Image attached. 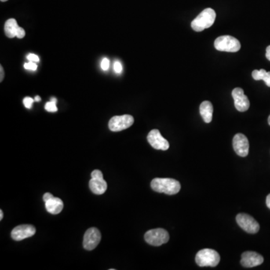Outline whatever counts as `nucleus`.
Masks as SVG:
<instances>
[{"instance_id": "1", "label": "nucleus", "mask_w": 270, "mask_h": 270, "mask_svg": "<svg viewBox=\"0 0 270 270\" xmlns=\"http://www.w3.org/2000/svg\"><path fill=\"white\" fill-rule=\"evenodd\" d=\"M151 188L158 193L166 195H176L181 189V185L177 180L170 178H155L151 182Z\"/></svg>"}, {"instance_id": "2", "label": "nucleus", "mask_w": 270, "mask_h": 270, "mask_svg": "<svg viewBox=\"0 0 270 270\" xmlns=\"http://www.w3.org/2000/svg\"><path fill=\"white\" fill-rule=\"evenodd\" d=\"M216 17V12L213 8H206L191 22V28L196 32L203 31L213 26Z\"/></svg>"}, {"instance_id": "3", "label": "nucleus", "mask_w": 270, "mask_h": 270, "mask_svg": "<svg viewBox=\"0 0 270 270\" xmlns=\"http://www.w3.org/2000/svg\"><path fill=\"white\" fill-rule=\"evenodd\" d=\"M220 259L221 257L216 251L204 249L198 252L195 257V261L199 267H215L220 262Z\"/></svg>"}, {"instance_id": "4", "label": "nucleus", "mask_w": 270, "mask_h": 270, "mask_svg": "<svg viewBox=\"0 0 270 270\" xmlns=\"http://www.w3.org/2000/svg\"><path fill=\"white\" fill-rule=\"evenodd\" d=\"M215 48L219 51L235 52L239 51L241 48L239 40L231 35H222L216 38L215 41Z\"/></svg>"}, {"instance_id": "5", "label": "nucleus", "mask_w": 270, "mask_h": 270, "mask_svg": "<svg viewBox=\"0 0 270 270\" xmlns=\"http://www.w3.org/2000/svg\"><path fill=\"white\" fill-rule=\"evenodd\" d=\"M144 239L151 246H160L169 241L170 235L166 230L157 228L147 231L144 236Z\"/></svg>"}, {"instance_id": "6", "label": "nucleus", "mask_w": 270, "mask_h": 270, "mask_svg": "<svg viewBox=\"0 0 270 270\" xmlns=\"http://www.w3.org/2000/svg\"><path fill=\"white\" fill-rule=\"evenodd\" d=\"M135 119L131 115L115 116L109 121V129L112 132H121L133 125Z\"/></svg>"}, {"instance_id": "7", "label": "nucleus", "mask_w": 270, "mask_h": 270, "mask_svg": "<svg viewBox=\"0 0 270 270\" xmlns=\"http://www.w3.org/2000/svg\"><path fill=\"white\" fill-rule=\"evenodd\" d=\"M238 225L249 234H257L260 230L258 222L252 216L246 213H239L236 218Z\"/></svg>"}, {"instance_id": "8", "label": "nucleus", "mask_w": 270, "mask_h": 270, "mask_svg": "<svg viewBox=\"0 0 270 270\" xmlns=\"http://www.w3.org/2000/svg\"><path fill=\"white\" fill-rule=\"evenodd\" d=\"M101 239V235L99 230L96 227H91L84 234L83 246L86 250H93L97 247Z\"/></svg>"}, {"instance_id": "9", "label": "nucleus", "mask_w": 270, "mask_h": 270, "mask_svg": "<svg viewBox=\"0 0 270 270\" xmlns=\"http://www.w3.org/2000/svg\"><path fill=\"white\" fill-rule=\"evenodd\" d=\"M147 140H148L150 145L155 150L165 151L170 147V144L168 143V140L162 137V135H161L158 129H153L148 134Z\"/></svg>"}, {"instance_id": "10", "label": "nucleus", "mask_w": 270, "mask_h": 270, "mask_svg": "<svg viewBox=\"0 0 270 270\" xmlns=\"http://www.w3.org/2000/svg\"><path fill=\"white\" fill-rule=\"evenodd\" d=\"M232 96L234 98V105L238 111L245 112L249 110L250 101L244 93L243 89L239 87L235 88L232 91Z\"/></svg>"}, {"instance_id": "11", "label": "nucleus", "mask_w": 270, "mask_h": 270, "mask_svg": "<svg viewBox=\"0 0 270 270\" xmlns=\"http://www.w3.org/2000/svg\"><path fill=\"white\" fill-rule=\"evenodd\" d=\"M233 146L236 153L239 156H247L249 152V140L242 134H236L233 140Z\"/></svg>"}, {"instance_id": "12", "label": "nucleus", "mask_w": 270, "mask_h": 270, "mask_svg": "<svg viewBox=\"0 0 270 270\" xmlns=\"http://www.w3.org/2000/svg\"><path fill=\"white\" fill-rule=\"evenodd\" d=\"M36 230L31 224H22L14 228L12 231V239L15 241H21L35 235Z\"/></svg>"}, {"instance_id": "13", "label": "nucleus", "mask_w": 270, "mask_h": 270, "mask_svg": "<svg viewBox=\"0 0 270 270\" xmlns=\"http://www.w3.org/2000/svg\"><path fill=\"white\" fill-rule=\"evenodd\" d=\"M264 257L262 255L254 252H246L242 253L241 259V265L246 268L257 267L264 263Z\"/></svg>"}, {"instance_id": "14", "label": "nucleus", "mask_w": 270, "mask_h": 270, "mask_svg": "<svg viewBox=\"0 0 270 270\" xmlns=\"http://www.w3.org/2000/svg\"><path fill=\"white\" fill-rule=\"evenodd\" d=\"M89 188L96 195H103L107 191V184L104 177H93L89 184Z\"/></svg>"}, {"instance_id": "15", "label": "nucleus", "mask_w": 270, "mask_h": 270, "mask_svg": "<svg viewBox=\"0 0 270 270\" xmlns=\"http://www.w3.org/2000/svg\"><path fill=\"white\" fill-rule=\"evenodd\" d=\"M64 207L62 200L59 198H53L45 202V208L48 213L53 215H57L61 213Z\"/></svg>"}, {"instance_id": "16", "label": "nucleus", "mask_w": 270, "mask_h": 270, "mask_svg": "<svg viewBox=\"0 0 270 270\" xmlns=\"http://www.w3.org/2000/svg\"><path fill=\"white\" fill-rule=\"evenodd\" d=\"M200 114L206 123H209L213 119V106L209 101H205L200 106Z\"/></svg>"}, {"instance_id": "17", "label": "nucleus", "mask_w": 270, "mask_h": 270, "mask_svg": "<svg viewBox=\"0 0 270 270\" xmlns=\"http://www.w3.org/2000/svg\"><path fill=\"white\" fill-rule=\"evenodd\" d=\"M17 20L14 18L8 19L5 23V34L8 38H13L17 37V33L19 29Z\"/></svg>"}, {"instance_id": "18", "label": "nucleus", "mask_w": 270, "mask_h": 270, "mask_svg": "<svg viewBox=\"0 0 270 270\" xmlns=\"http://www.w3.org/2000/svg\"><path fill=\"white\" fill-rule=\"evenodd\" d=\"M252 78L255 81H264L267 86L270 87V71L267 72L265 69L254 70L252 71Z\"/></svg>"}, {"instance_id": "19", "label": "nucleus", "mask_w": 270, "mask_h": 270, "mask_svg": "<svg viewBox=\"0 0 270 270\" xmlns=\"http://www.w3.org/2000/svg\"><path fill=\"white\" fill-rule=\"evenodd\" d=\"M56 103L53 102V101H49L47 102L45 104V110L48 112H56L58 111L57 107L56 105Z\"/></svg>"}, {"instance_id": "20", "label": "nucleus", "mask_w": 270, "mask_h": 270, "mask_svg": "<svg viewBox=\"0 0 270 270\" xmlns=\"http://www.w3.org/2000/svg\"><path fill=\"white\" fill-rule=\"evenodd\" d=\"M34 101H35L34 99L30 97L24 98L23 101V104H24L25 107H27V109H31L32 107H33Z\"/></svg>"}, {"instance_id": "21", "label": "nucleus", "mask_w": 270, "mask_h": 270, "mask_svg": "<svg viewBox=\"0 0 270 270\" xmlns=\"http://www.w3.org/2000/svg\"><path fill=\"white\" fill-rule=\"evenodd\" d=\"M24 68L26 69L27 70H31V71H35L37 70V66L36 63H33V62H30L28 63H25L24 64Z\"/></svg>"}, {"instance_id": "22", "label": "nucleus", "mask_w": 270, "mask_h": 270, "mask_svg": "<svg viewBox=\"0 0 270 270\" xmlns=\"http://www.w3.org/2000/svg\"><path fill=\"white\" fill-rule=\"evenodd\" d=\"M109 66H110V61L107 58H104L101 63V67L104 71H107V70H108Z\"/></svg>"}, {"instance_id": "23", "label": "nucleus", "mask_w": 270, "mask_h": 270, "mask_svg": "<svg viewBox=\"0 0 270 270\" xmlns=\"http://www.w3.org/2000/svg\"><path fill=\"white\" fill-rule=\"evenodd\" d=\"M27 60L30 62H33V63H38V62H39V57L37 55L30 53L27 56Z\"/></svg>"}, {"instance_id": "24", "label": "nucleus", "mask_w": 270, "mask_h": 270, "mask_svg": "<svg viewBox=\"0 0 270 270\" xmlns=\"http://www.w3.org/2000/svg\"><path fill=\"white\" fill-rule=\"evenodd\" d=\"M114 70H115L117 74H120V73H122V66L119 62H116V63H114Z\"/></svg>"}, {"instance_id": "25", "label": "nucleus", "mask_w": 270, "mask_h": 270, "mask_svg": "<svg viewBox=\"0 0 270 270\" xmlns=\"http://www.w3.org/2000/svg\"><path fill=\"white\" fill-rule=\"evenodd\" d=\"M26 35V33H25V30H23L22 27H19L18 30H17V38H23V37Z\"/></svg>"}, {"instance_id": "26", "label": "nucleus", "mask_w": 270, "mask_h": 270, "mask_svg": "<svg viewBox=\"0 0 270 270\" xmlns=\"http://www.w3.org/2000/svg\"><path fill=\"white\" fill-rule=\"evenodd\" d=\"M54 198L53 195L51 193H45V195H44L43 199L45 202L46 201H49V200L52 199V198Z\"/></svg>"}, {"instance_id": "27", "label": "nucleus", "mask_w": 270, "mask_h": 270, "mask_svg": "<svg viewBox=\"0 0 270 270\" xmlns=\"http://www.w3.org/2000/svg\"><path fill=\"white\" fill-rule=\"evenodd\" d=\"M0 71H1V77H0V82H2L4 79V76H5V73H4L3 68L2 66H0Z\"/></svg>"}, {"instance_id": "28", "label": "nucleus", "mask_w": 270, "mask_h": 270, "mask_svg": "<svg viewBox=\"0 0 270 270\" xmlns=\"http://www.w3.org/2000/svg\"><path fill=\"white\" fill-rule=\"evenodd\" d=\"M266 57L267 58V60L270 61V45L267 47V50H266Z\"/></svg>"}, {"instance_id": "29", "label": "nucleus", "mask_w": 270, "mask_h": 270, "mask_svg": "<svg viewBox=\"0 0 270 270\" xmlns=\"http://www.w3.org/2000/svg\"><path fill=\"white\" fill-rule=\"evenodd\" d=\"M266 203H267V207L270 209V194L267 195V201H266Z\"/></svg>"}, {"instance_id": "30", "label": "nucleus", "mask_w": 270, "mask_h": 270, "mask_svg": "<svg viewBox=\"0 0 270 270\" xmlns=\"http://www.w3.org/2000/svg\"><path fill=\"white\" fill-rule=\"evenodd\" d=\"M3 219V212H2V209L0 210V220H2Z\"/></svg>"}, {"instance_id": "31", "label": "nucleus", "mask_w": 270, "mask_h": 270, "mask_svg": "<svg viewBox=\"0 0 270 270\" xmlns=\"http://www.w3.org/2000/svg\"><path fill=\"white\" fill-rule=\"evenodd\" d=\"M51 101H53V102L54 103L57 102V99H56V98H51Z\"/></svg>"}, {"instance_id": "32", "label": "nucleus", "mask_w": 270, "mask_h": 270, "mask_svg": "<svg viewBox=\"0 0 270 270\" xmlns=\"http://www.w3.org/2000/svg\"><path fill=\"white\" fill-rule=\"evenodd\" d=\"M35 101H41V98H40L39 96H35Z\"/></svg>"}, {"instance_id": "33", "label": "nucleus", "mask_w": 270, "mask_h": 270, "mask_svg": "<svg viewBox=\"0 0 270 270\" xmlns=\"http://www.w3.org/2000/svg\"><path fill=\"white\" fill-rule=\"evenodd\" d=\"M268 123H269V125H270V117H269V118H268Z\"/></svg>"}, {"instance_id": "34", "label": "nucleus", "mask_w": 270, "mask_h": 270, "mask_svg": "<svg viewBox=\"0 0 270 270\" xmlns=\"http://www.w3.org/2000/svg\"><path fill=\"white\" fill-rule=\"evenodd\" d=\"M8 0H1V2H6Z\"/></svg>"}]
</instances>
